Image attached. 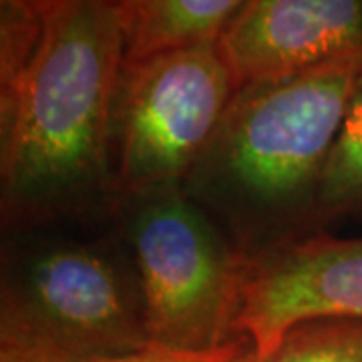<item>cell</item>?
<instances>
[{
	"instance_id": "6da1fadb",
	"label": "cell",
	"mask_w": 362,
	"mask_h": 362,
	"mask_svg": "<svg viewBox=\"0 0 362 362\" xmlns=\"http://www.w3.org/2000/svg\"><path fill=\"white\" fill-rule=\"evenodd\" d=\"M45 30L0 111L2 232L109 216L115 103L123 73L119 2L40 0Z\"/></svg>"
},
{
	"instance_id": "7a4b0ae2",
	"label": "cell",
	"mask_w": 362,
	"mask_h": 362,
	"mask_svg": "<svg viewBox=\"0 0 362 362\" xmlns=\"http://www.w3.org/2000/svg\"><path fill=\"white\" fill-rule=\"evenodd\" d=\"M362 73V54L240 87L181 183L247 259L320 233L324 168Z\"/></svg>"
},
{
	"instance_id": "3957f363",
	"label": "cell",
	"mask_w": 362,
	"mask_h": 362,
	"mask_svg": "<svg viewBox=\"0 0 362 362\" xmlns=\"http://www.w3.org/2000/svg\"><path fill=\"white\" fill-rule=\"evenodd\" d=\"M147 346L139 274L111 214L2 232L0 350L93 362Z\"/></svg>"
},
{
	"instance_id": "277c9868",
	"label": "cell",
	"mask_w": 362,
	"mask_h": 362,
	"mask_svg": "<svg viewBox=\"0 0 362 362\" xmlns=\"http://www.w3.org/2000/svg\"><path fill=\"white\" fill-rule=\"evenodd\" d=\"M111 220L139 274L151 346L207 352L240 338L247 259L181 185L119 195Z\"/></svg>"
},
{
	"instance_id": "5b68a950",
	"label": "cell",
	"mask_w": 362,
	"mask_h": 362,
	"mask_svg": "<svg viewBox=\"0 0 362 362\" xmlns=\"http://www.w3.org/2000/svg\"><path fill=\"white\" fill-rule=\"evenodd\" d=\"M235 90L220 45L125 63L115 103L117 194L181 185Z\"/></svg>"
},
{
	"instance_id": "8992f818",
	"label": "cell",
	"mask_w": 362,
	"mask_h": 362,
	"mask_svg": "<svg viewBox=\"0 0 362 362\" xmlns=\"http://www.w3.org/2000/svg\"><path fill=\"white\" fill-rule=\"evenodd\" d=\"M240 87L362 54V0H244L220 40Z\"/></svg>"
},
{
	"instance_id": "52a82bcc",
	"label": "cell",
	"mask_w": 362,
	"mask_h": 362,
	"mask_svg": "<svg viewBox=\"0 0 362 362\" xmlns=\"http://www.w3.org/2000/svg\"><path fill=\"white\" fill-rule=\"evenodd\" d=\"M244 0H119L123 61L220 45Z\"/></svg>"
},
{
	"instance_id": "ba28073f",
	"label": "cell",
	"mask_w": 362,
	"mask_h": 362,
	"mask_svg": "<svg viewBox=\"0 0 362 362\" xmlns=\"http://www.w3.org/2000/svg\"><path fill=\"white\" fill-rule=\"evenodd\" d=\"M346 221L362 226V73L326 161L318 194L322 232Z\"/></svg>"
},
{
	"instance_id": "9c48e42d",
	"label": "cell",
	"mask_w": 362,
	"mask_h": 362,
	"mask_svg": "<svg viewBox=\"0 0 362 362\" xmlns=\"http://www.w3.org/2000/svg\"><path fill=\"white\" fill-rule=\"evenodd\" d=\"M244 362H362V318L314 316L290 324L264 352Z\"/></svg>"
},
{
	"instance_id": "30bf717a",
	"label": "cell",
	"mask_w": 362,
	"mask_h": 362,
	"mask_svg": "<svg viewBox=\"0 0 362 362\" xmlns=\"http://www.w3.org/2000/svg\"><path fill=\"white\" fill-rule=\"evenodd\" d=\"M45 30L40 0L0 2V111L8 109L23 85Z\"/></svg>"
},
{
	"instance_id": "8fae6325",
	"label": "cell",
	"mask_w": 362,
	"mask_h": 362,
	"mask_svg": "<svg viewBox=\"0 0 362 362\" xmlns=\"http://www.w3.org/2000/svg\"><path fill=\"white\" fill-rule=\"evenodd\" d=\"M252 344L246 338H238L230 344L207 352H183V350H168L147 346L139 352H131L113 358H99L93 362H244Z\"/></svg>"
},
{
	"instance_id": "7c38bea8",
	"label": "cell",
	"mask_w": 362,
	"mask_h": 362,
	"mask_svg": "<svg viewBox=\"0 0 362 362\" xmlns=\"http://www.w3.org/2000/svg\"><path fill=\"white\" fill-rule=\"evenodd\" d=\"M0 362H26V361L18 358L16 354H11V352H4V350H0Z\"/></svg>"
}]
</instances>
